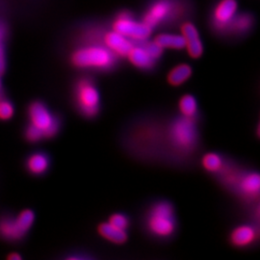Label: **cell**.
Listing matches in <instances>:
<instances>
[{"label": "cell", "instance_id": "obj_19", "mask_svg": "<svg viewBox=\"0 0 260 260\" xmlns=\"http://www.w3.org/2000/svg\"><path fill=\"white\" fill-rule=\"evenodd\" d=\"M178 109L180 115L187 118H197L199 106L198 102L193 94H184L178 102Z\"/></svg>", "mask_w": 260, "mask_h": 260}, {"label": "cell", "instance_id": "obj_15", "mask_svg": "<svg viewBox=\"0 0 260 260\" xmlns=\"http://www.w3.org/2000/svg\"><path fill=\"white\" fill-rule=\"evenodd\" d=\"M192 67L188 64H179L174 67L168 74L167 80L170 85L178 87L185 83L192 76Z\"/></svg>", "mask_w": 260, "mask_h": 260}, {"label": "cell", "instance_id": "obj_10", "mask_svg": "<svg viewBox=\"0 0 260 260\" xmlns=\"http://www.w3.org/2000/svg\"><path fill=\"white\" fill-rule=\"evenodd\" d=\"M105 47L116 55L127 56L131 48L133 47L132 43L128 38L124 37L116 31L108 32L104 37Z\"/></svg>", "mask_w": 260, "mask_h": 260}, {"label": "cell", "instance_id": "obj_26", "mask_svg": "<svg viewBox=\"0 0 260 260\" xmlns=\"http://www.w3.org/2000/svg\"><path fill=\"white\" fill-rule=\"evenodd\" d=\"M8 258L10 260H20L21 259V256L19 255V253H12V254H10Z\"/></svg>", "mask_w": 260, "mask_h": 260}, {"label": "cell", "instance_id": "obj_23", "mask_svg": "<svg viewBox=\"0 0 260 260\" xmlns=\"http://www.w3.org/2000/svg\"><path fill=\"white\" fill-rule=\"evenodd\" d=\"M108 223H111L112 225L118 229L126 231L130 224L129 218L125 214L114 213L109 217Z\"/></svg>", "mask_w": 260, "mask_h": 260}, {"label": "cell", "instance_id": "obj_8", "mask_svg": "<svg viewBox=\"0 0 260 260\" xmlns=\"http://www.w3.org/2000/svg\"><path fill=\"white\" fill-rule=\"evenodd\" d=\"M182 37L184 39L185 47L189 56L193 59H199L204 54V46L200 38V34L195 25L190 22H186L181 27Z\"/></svg>", "mask_w": 260, "mask_h": 260}, {"label": "cell", "instance_id": "obj_14", "mask_svg": "<svg viewBox=\"0 0 260 260\" xmlns=\"http://www.w3.org/2000/svg\"><path fill=\"white\" fill-rule=\"evenodd\" d=\"M98 233L103 239L116 245H122L128 239L126 231L118 229L108 222L100 223L98 226Z\"/></svg>", "mask_w": 260, "mask_h": 260}, {"label": "cell", "instance_id": "obj_9", "mask_svg": "<svg viewBox=\"0 0 260 260\" xmlns=\"http://www.w3.org/2000/svg\"><path fill=\"white\" fill-rule=\"evenodd\" d=\"M257 239V231L251 224H240L236 226L230 235L231 244L236 248L251 246Z\"/></svg>", "mask_w": 260, "mask_h": 260}, {"label": "cell", "instance_id": "obj_7", "mask_svg": "<svg viewBox=\"0 0 260 260\" xmlns=\"http://www.w3.org/2000/svg\"><path fill=\"white\" fill-rule=\"evenodd\" d=\"M114 31L124 37L143 42L151 34V29L145 22H137L125 16H121L113 24Z\"/></svg>", "mask_w": 260, "mask_h": 260}, {"label": "cell", "instance_id": "obj_20", "mask_svg": "<svg viewBox=\"0 0 260 260\" xmlns=\"http://www.w3.org/2000/svg\"><path fill=\"white\" fill-rule=\"evenodd\" d=\"M223 159L216 152H207L202 158V166L208 173H219L223 170Z\"/></svg>", "mask_w": 260, "mask_h": 260}, {"label": "cell", "instance_id": "obj_24", "mask_svg": "<svg viewBox=\"0 0 260 260\" xmlns=\"http://www.w3.org/2000/svg\"><path fill=\"white\" fill-rule=\"evenodd\" d=\"M25 137L27 138L28 141L33 142V143H36V142H39L45 138L44 134L32 124H30L25 131Z\"/></svg>", "mask_w": 260, "mask_h": 260}, {"label": "cell", "instance_id": "obj_21", "mask_svg": "<svg viewBox=\"0 0 260 260\" xmlns=\"http://www.w3.org/2000/svg\"><path fill=\"white\" fill-rule=\"evenodd\" d=\"M7 36V29L5 24L0 21V75L5 72L6 69V55H5V41Z\"/></svg>", "mask_w": 260, "mask_h": 260}, {"label": "cell", "instance_id": "obj_18", "mask_svg": "<svg viewBox=\"0 0 260 260\" xmlns=\"http://www.w3.org/2000/svg\"><path fill=\"white\" fill-rule=\"evenodd\" d=\"M158 47L162 49L170 48V49H182L185 47L184 39L182 35H175V34H160L153 41Z\"/></svg>", "mask_w": 260, "mask_h": 260}, {"label": "cell", "instance_id": "obj_4", "mask_svg": "<svg viewBox=\"0 0 260 260\" xmlns=\"http://www.w3.org/2000/svg\"><path fill=\"white\" fill-rule=\"evenodd\" d=\"M75 104L85 118L93 119L101 110V93L91 78L79 79L75 87Z\"/></svg>", "mask_w": 260, "mask_h": 260}, {"label": "cell", "instance_id": "obj_22", "mask_svg": "<svg viewBox=\"0 0 260 260\" xmlns=\"http://www.w3.org/2000/svg\"><path fill=\"white\" fill-rule=\"evenodd\" d=\"M14 106L0 93V120L8 121L14 116Z\"/></svg>", "mask_w": 260, "mask_h": 260}, {"label": "cell", "instance_id": "obj_11", "mask_svg": "<svg viewBox=\"0 0 260 260\" xmlns=\"http://www.w3.org/2000/svg\"><path fill=\"white\" fill-rule=\"evenodd\" d=\"M237 11L236 0H222L214 11V20L216 26L225 27L234 19Z\"/></svg>", "mask_w": 260, "mask_h": 260}, {"label": "cell", "instance_id": "obj_1", "mask_svg": "<svg viewBox=\"0 0 260 260\" xmlns=\"http://www.w3.org/2000/svg\"><path fill=\"white\" fill-rule=\"evenodd\" d=\"M167 142L172 152L178 156H189L199 147V127L197 118L179 116L168 125Z\"/></svg>", "mask_w": 260, "mask_h": 260}, {"label": "cell", "instance_id": "obj_3", "mask_svg": "<svg viewBox=\"0 0 260 260\" xmlns=\"http://www.w3.org/2000/svg\"><path fill=\"white\" fill-rule=\"evenodd\" d=\"M71 61L79 69L106 71L115 64V54L107 47L91 46L77 49L72 54Z\"/></svg>", "mask_w": 260, "mask_h": 260}, {"label": "cell", "instance_id": "obj_6", "mask_svg": "<svg viewBox=\"0 0 260 260\" xmlns=\"http://www.w3.org/2000/svg\"><path fill=\"white\" fill-rule=\"evenodd\" d=\"M29 119L32 125L40 130L45 138L54 137L60 129V121L44 103H33L28 110Z\"/></svg>", "mask_w": 260, "mask_h": 260}, {"label": "cell", "instance_id": "obj_13", "mask_svg": "<svg viewBox=\"0 0 260 260\" xmlns=\"http://www.w3.org/2000/svg\"><path fill=\"white\" fill-rule=\"evenodd\" d=\"M238 190L248 198L257 197L259 194L260 177L255 172L245 173L237 183Z\"/></svg>", "mask_w": 260, "mask_h": 260}, {"label": "cell", "instance_id": "obj_16", "mask_svg": "<svg viewBox=\"0 0 260 260\" xmlns=\"http://www.w3.org/2000/svg\"><path fill=\"white\" fill-rule=\"evenodd\" d=\"M170 12V5L166 1H159L155 3L146 15L144 22L149 27H153L158 24L162 19H165Z\"/></svg>", "mask_w": 260, "mask_h": 260}, {"label": "cell", "instance_id": "obj_2", "mask_svg": "<svg viewBox=\"0 0 260 260\" xmlns=\"http://www.w3.org/2000/svg\"><path fill=\"white\" fill-rule=\"evenodd\" d=\"M177 216L173 205L168 201H159L149 207L145 217L147 232L158 239H168L177 231Z\"/></svg>", "mask_w": 260, "mask_h": 260}, {"label": "cell", "instance_id": "obj_12", "mask_svg": "<svg viewBox=\"0 0 260 260\" xmlns=\"http://www.w3.org/2000/svg\"><path fill=\"white\" fill-rule=\"evenodd\" d=\"M130 63L134 67L138 68L140 70H150L152 69L155 62L157 61L152 56L150 55L149 51L145 48L144 46H137L131 48L129 53L127 54Z\"/></svg>", "mask_w": 260, "mask_h": 260}, {"label": "cell", "instance_id": "obj_5", "mask_svg": "<svg viewBox=\"0 0 260 260\" xmlns=\"http://www.w3.org/2000/svg\"><path fill=\"white\" fill-rule=\"evenodd\" d=\"M35 221V214L25 209L15 217H5L0 220V236L7 240H19L29 232Z\"/></svg>", "mask_w": 260, "mask_h": 260}, {"label": "cell", "instance_id": "obj_17", "mask_svg": "<svg viewBox=\"0 0 260 260\" xmlns=\"http://www.w3.org/2000/svg\"><path fill=\"white\" fill-rule=\"evenodd\" d=\"M27 168L29 172L33 175L40 176L45 174L49 168V158L46 153L36 152L30 155L27 160Z\"/></svg>", "mask_w": 260, "mask_h": 260}, {"label": "cell", "instance_id": "obj_27", "mask_svg": "<svg viewBox=\"0 0 260 260\" xmlns=\"http://www.w3.org/2000/svg\"><path fill=\"white\" fill-rule=\"evenodd\" d=\"M0 93H2V81H1V75H0Z\"/></svg>", "mask_w": 260, "mask_h": 260}, {"label": "cell", "instance_id": "obj_25", "mask_svg": "<svg viewBox=\"0 0 260 260\" xmlns=\"http://www.w3.org/2000/svg\"><path fill=\"white\" fill-rule=\"evenodd\" d=\"M233 25H234V29H236L237 31H245V29L250 27L251 20L249 18L243 16L238 19H234Z\"/></svg>", "mask_w": 260, "mask_h": 260}]
</instances>
